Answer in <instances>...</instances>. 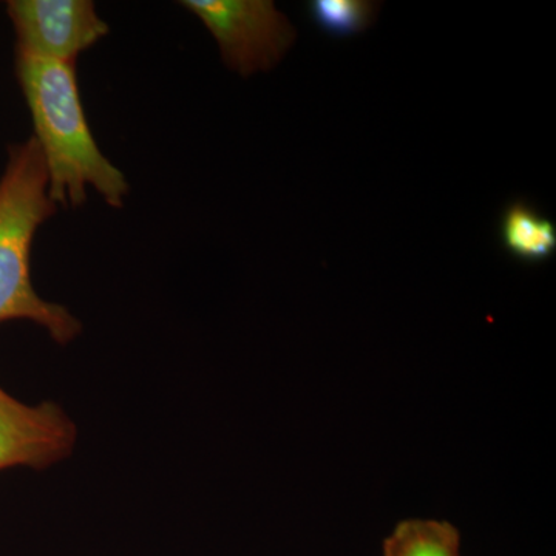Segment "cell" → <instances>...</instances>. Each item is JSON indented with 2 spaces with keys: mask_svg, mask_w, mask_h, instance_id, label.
<instances>
[{
  "mask_svg": "<svg viewBox=\"0 0 556 556\" xmlns=\"http://www.w3.org/2000/svg\"><path fill=\"white\" fill-rule=\"evenodd\" d=\"M20 79L49 177L54 206L79 207L94 190L110 207H123L127 178L98 148L80 101L75 64L16 54Z\"/></svg>",
  "mask_w": 556,
  "mask_h": 556,
  "instance_id": "cell-1",
  "label": "cell"
},
{
  "mask_svg": "<svg viewBox=\"0 0 556 556\" xmlns=\"http://www.w3.org/2000/svg\"><path fill=\"white\" fill-rule=\"evenodd\" d=\"M56 208L35 138L13 146L0 179V324L30 320L67 345L83 325L64 306L40 299L30 273L33 240Z\"/></svg>",
  "mask_w": 556,
  "mask_h": 556,
  "instance_id": "cell-2",
  "label": "cell"
},
{
  "mask_svg": "<svg viewBox=\"0 0 556 556\" xmlns=\"http://www.w3.org/2000/svg\"><path fill=\"white\" fill-rule=\"evenodd\" d=\"M179 5L200 20L226 67L243 78L276 67L298 39L273 0H182Z\"/></svg>",
  "mask_w": 556,
  "mask_h": 556,
  "instance_id": "cell-3",
  "label": "cell"
},
{
  "mask_svg": "<svg viewBox=\"0 0 556 556\" xmlns=\"http://www.w3.org/2000/svg\"><path fill=\"white\" fill-rule=\"evenodd\" d=\"M7 13L16 33V54L72 62L109 35L89 0H10Z\"/></svg>",
  "mask_w": 556,
  "mask_h": 556,
  "instance_id": "cell-4",
  "label": "cell"
},
{
  "mask_svg": "<svg viewBox=\"0 0 556 556\" xmlns=\"http://www.w3.org/2000/svg\"><path fill=\"white\" fill-rule=\"evenodd\" d=\"M78 427L53 402L27 405L0 387V470H42L72 455Z\"/></svg>",
  "mask_w": 556,
  "mask_h": 556,
  "instance_id": "cell-5",
  "label": "cell"
},
{
  "mask_svg": "<svg viewBox=\"0 0 556 556\" xmlns=\"http://www.w3.org/2000/svg\"><path fill=\"white\" fill-rule=\"evenodd\" d=\"M497 239L511 258L540 265L556 254V223L530 201L511 200L501 212Z\"/></svg>",
  "mask_w": 556,
  "mask_h": 556,
  "instance_id": "cell-6",
  "label": "cell"
},
{
  "mask_svg": "<svg viewBox=\"0 0 556 556\" xmlns=\"http://www.w3.org/2000/svg\"><path fill=\"white\" fill-rule=\"evenodd\" d=\"M383 556H460V533L452 522L408 518L383 540Z\"/></svg>",
  "mask_w": 556,
  "mask_h": 556,
  "instance_id": "cell-7",
  "label": "cell"
},
{
  "mask_svg": "<svg viewBox=\"0 0 556 556\" xmlns=\"http://www.w3.org/2000/svg\"><path fill=\"white\" fill-rule=\"evenodd\" d=\"M380 3L371 0H309L306 13L309 21L334 39L361 35L375 25Z\"/></svg>",
  "mask_w": 556,
  "mask_h": 556,
  "instance_id": "cell-8",
  "label": "cell"
}]
</instances>
